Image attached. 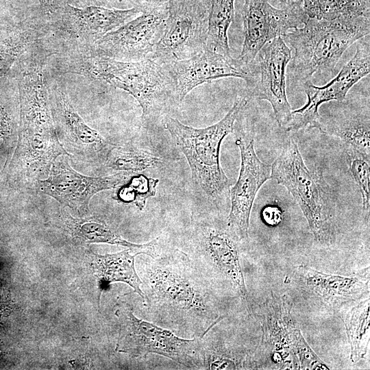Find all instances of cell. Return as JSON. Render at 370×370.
Returning <instances> with one entry per match:
<instances>
[{
	"label": "cell",
	"mask_w": 370,
	"mask_h": 370,
	"mask_svg": "<svg viewBox=\"0 0 370 370\" xmlns=\"http://www.w3.org/2000/svg\"><path fill=\"white\" fill-rule=\"evenodd\" d=\"M143 258L139 278L151 319L182 337L201 338L223 319L210 283L182 250Z\"/></svg>",
	"instance_id": "cell-1"
},
{
	"label": "cell",
	"mask_w": 370,
	"mask_h": 370,
	"mask_svg": "<svg viewBox=\"0 0 370 370\" xmlns=\"http://www.w3.org/2000/svg\"><path fill=\"white\" fill-rule=\"evenodd\" d=\"M56 56L53 66L59 73L103 82L131 95L140 106L143 124L156 120L176 101L173 80L167 69L151 58L121 61L89 55Z\"/></svg>",
	"instance_id": "cell-2"
},
{
	"label": "cell",
	"mask_w": 370,
	"mask_h": 370,
	"mask_svg": "<svg viewBox=\"0 0 370 370\" xmlns=\"http://www.w3.org/2000/svg\"><path fill=\"white\" fill-rule=\"evenodd\" d=\"M303 25L282 36L294 50L288 74L291 85L311 81L315 73L332 72L348 47L369 35L370 17L307 18Z\"/></svg>",
	"instance_id": "cell-3"
},
{
	"label": "cell",
	"mask_w": 370,
	"mask_h": 370,
	"mask_svg": "<svg viewBox=\"0 0 370 370\" xmlns=\"http://www.w3.org/2000/svg\"><path fill=\"white\" fill-rule=\"evenodd\" d=\"M238 98L225 116L216 123L195 128L166 116L164 127L189 164L193 183L208 197L215 199L229 188V179L220 164V149L223 139L233 132L235 121L247 104Z\"/></svg>",
	"instance_id": "cell-4"
},
{
	"label": "cell",
	"mask_w": 370,
	"mask_h": 370,
	"mask_svg": "<svg viewBox=\"0 0 370 370\" xmlns=\"http://www.w3.org/2000/svg\"><path fill=\"white\" fill-rule=\"evenodd\" d=\"M142 10L140 6L114 9L65 3L51 18L43 19L46 26L43 41L51 56L87 54L99 39Z\"/></svg>",
	"instance_id": "cell-5"
},
{
	"label": "cell",
	"mask_w": 370,
	"mask_h": 370,
	"mask_svg": "<svg viewBox=\"0 0 370 370\" xmlns=\"http://www.w3.org/2000/svg\"><path fill=\"white\" fill-rule=\"evenodd\" d=\"M271 178L292 195L306 217L314 238L328 241L332 234V199L322 175L306 165L297 143L289 138L271 166Z\"/></svg>",
	"instance_id": "cell-6"
},
{
	"label": "cell",
	"mask_w": 370,
	"mask_h": 370,
	"mask_svg": "<svg viewBox=\"0 0 370 370\" xmlns=\"http://www.w3.org/2000/svg\"><path fill=\"white\" fill-rule=\"evenodd\" d=\"M238 241L228 225L225 228L206 214L196 215L191 220L184 252L209 283L212 278H221L241 299H247Z\"/></svg>",
	"instance_id": "cell-7"
},
{
	"label": "cell",
	"mask_w": 370,
	"mask_h": 370,
	"mask_svg": "<svg viewBox=\"0 0 370 370\" xmlns=\"http://www.w3.org/2000/svg\"><path fill=\"white\" fill-rule=\"evenodd\" d=\"M116 315L119 321L117 352L135 358L156 354L188 369H204L200 338H185L170 330L138 319L126 303L119 304Z\"/></svg>",
	"instance_id": "cell-8"
},
{
	"label": "cell",
	"mask_w": 370,
	"mask_h": 370,
	"mask_svg": "<svg viewBox=\"0 0 370 370\" xmlns=\"http://www.w3.org/2000/svg\"><path fill=\"white\" fill-rule=\"evenodd\" d=\"M211 0H169L162 35L150 58L166 65L187 59L206 47Z\"/></svg>",
	"instance_id": "cell-9"
},
{
	"label": "cell",
	"mask_w": 370,
	"mask_h": 370,
	"mask_svg": "<svg viewBox=\"0 0 370 370\" xmlns=\"http://www.w3.org/2000/svg\"><path fill=\"white\" fill-rule=\"evenodd\" d=\"M169 16L168 1L143 7L136 17L99 39L87 54L138 61L153 53Z\"/></svg>",
	"instance_id": "cell-10"
},
{
	"label": "cell",
	"mask_w": 370,
	"mask_h": 370,
	"mask_svg": "<svg viewBox=\"0 0 370 370\" xmlns=\"http://www.w3.org/2000/svg\"><path fill=\"white\" fill-rule=\"evenodd\" d=\"M292 58L291 49L282 36L266 43L247 66L246 82L250 95L269 101L280 126L288 123L292 114L286 94V68Z\"/></svg>",
	"instance_id": "cell-11"
},
{
	"label": "cell",
	"mask_w": 370,
	"mask_h": 370,
	"mask_svg": "<svg viewBox=\"0 0 370 370\" xmlns=\"http://www.w3.org/2000/svg\"><path fill=\"white\" fill-rule=\"evenodd\" d=\"M49 99L58 138L66 151L88 162L103 160L114 145L90 127L72 104L65 86L47 82Z\"/></svg>",
	"instance_id": "cell-12"
},
{
	"label": "cell",
	"mask_w": 370,
	"mask_h": 370,
	"mask_svg": "<svg viewBox=\"0 0 370 370\" xmlns=\"http://www.w3.org/2000/svg\"><path fill=\"white\" fill-rule=\"evenodd\" d=\"M361 39L354 56L330 82L317 86L311 81H306L301 85L308 100L303 107L292 111L285 127L288 131H298L307 127L318 128L321 119L319 106L331 101H343L352 87L369 73V35Z\"/></svg>",
	"instance_id": "cell-13"
},
{
	"label": "cell",
	"mask_w": 370,
	"mask_h": 370,
	"mask_svg": "<svg viewBox=\"0 0 370 370\" xmlns=\"http://www.w3.org/2000/svg\"><path fill=\"white\" fill-rule=\"evenodd\" d=\"M242 16L244 41L238 60L246 67L266 43L299 27L308 18L302 3L278 9L267 0H244Z\"/></svg>",
	"instance_id": "cell-14"
},
{
	"label": "cell",
	"mask_w": 370,
	"mask_h": 370,
	"mask_svg": "<svg viewBox=\"0 0 370 370\" xmlns=\"http://www.w3.org/2000/svg\"><path fill=\"white\" fill-rule=\"evenodd\" d=\"M68 156L62 155L56 160L49 174L39 181L36 190L81 214L88 212L90 201L95 195L117 188L127 180V172L99 177L81 174L70 165Z\"/></svg>",
	"instance_id": "cell-15"
},
{
	"label": "cell",
	"mask_w": 370,
	"mask_h": 370,
	"mask_svg": "<svg viewBox=\"0 0 370 370\" xmlns=\"http://www.w3.org/2000/svg\"><path fill=\"white\" fill-rule=\"evenodd\" d=\"M236 145L241 169L237 182L230 190L231 209L227 224L240 240H246L253 204L260 187L271 178V166L258 157L254 138H238Z\"/></svg>",
	"instance_id": "cell-16"
},
{
	"label": "cell",
	"mask_w": 370,
	"mask_h": 370,
	"mask_svg": "<svg viewBox=\"0 0 370 370\" xmlns=\"http://www.w3.org/2000/svg\"><path fill=\"white\" fill-rule=\"evenodd\" d=\"M171 76L176 101L180 103L195 88L212 80L234 77L249 78L246 66L232 58L214 52L206 47L191 58L164 65Z\"/></svg>",
	"instance_id": "cell-17"
},
{
	"label": "cell",
	"mask_w": 370,
	"mask_h": 370,
	"mask_svg": "<svg viewBox=\"0 0 370 370\" xmlns=\"http://www.w3.org/2000/svg\"><path fill=\"white\" fill-rule=\"evenodd\" d=\"M298 271L305 284L330 304L358 299L369 288V268L348 276L328 274L304 266L299 267Z\"/></svg>",
	"instance_id": "cell-18"
},
{
	"label": "cell",
	"mask_w": 370,
	"mask_h": 370,
	"mask_svg": "<svg viewBox=\"0 0 370 370\" xmlns=\"http://www.w3.org/2000/svg\"><path fill=\"white\" fill-rule=\"evenodd\" d=\"M61 221L65 233L78 243H108L121 245L140 252V254L150 256L157 243V238L145 244L129 242L123 238L103 219L96 216L77 218L71 216L66 210H62Z\"/></svg>",
	"instance_id": "cell-19"
},
{
	"label": "cell",
	"mask_w": 370,
	"mask_h": 370,
	"mask_svg": "<svg viewBox=\"0 0 370 370\" xmlns=\"http://www.w3.org/2000/svg\"><path fill=\"white\" fill-rule=\"evenodd\" d=\"M132 251L134 250L128 248L112 254L99 255L92 253L91 267L94 275L99 280L101 289L112 282H122L130 286L143 299L142 281L135 268V257L140 253L132 255Z\"/></svg>",
	"instance_id": "cell-20"
},
{
	"label": "cell",
	"mask_w": 370,
	"mask_h": 370,
	"mask_svg": "<svg viewBox=\"0 0 370 370\" xmlns=\"http://www.w3.org/2000/svg\"><path fill=\"white\" fill-rule=\"evenodd\" d=\"M325 134L339 138L345 147L370 156L369 116L344 114L323 118L321 116L318 128Z\"/></svg>",
	"instance_id": "cell-21"
},
{
	"label": "cell",
	"mask_w": 370,
	"mask_h": 370,
	"mask_svg": "<svg viewBox=\"0 0 370 370\" xmlns=\"http://www.w3.org/2000/svg\"><path fill=\"white\" fill-rule=\"evenodd\" d=\"M46 34L45 21L32 23L10 32L0 40V82L13 66L40 42Z\"/></svg>",
	"instance_id": "cell-22"
},
{
	"label": "cell",
	"mask_w": 370,
	"mask_h": 370,
	"mask_svg": "<svg viewBox=\"0 0 370 370\" xmlns=\"http://www.w3.org/2000/svg\"><path fill=\"white\" fill-rule=\"evenodd\" d=\"M235 0H211L206 48L231 58L227 31L234 16Z\"/></svg>",
	"instance_id": "cell-23"
},
{
	"label": "cell",
	"mask_w": 370,
	"mask_h": 370,
	"mask_svg": "<svg viewBox=\"0 0 370 370\" xmlns=\"http://www.w3.org/2000/svg\"><path fill=\"white\" fill-rule=\"evenodd\" d=\"M369 297L347 309L343 319L351 347V359L357 362L367 353L369 337Z\"/></svg>",
	"instance_id": "cell-24"
},
{
	"label": "cell",
	"mask_w": 370,
	"mask_h": 370,
	"mask_svg": "<svg viewBox=\"0 0 370 370\" xmlns=\"http://www.w3.org/2000/svg\"><path fill=\"white\" fill-rule=\"evenodd\" d=\"M162 162L160 157L151 153L129 147L114 145L104 161L106 167L124 172H141L154 168Z\"/></svg>",
	"instance_id": "cell-25"
},
{
	"label": "cell",
	"mask_w": 370,
	"mask_h": 370,
	"mask_svg": "<svg viewBox=\"0 0 370 370\" xmlns=\"http://www.w3.org/2000/svg\"><path fill=\"white\" fill-rule=\"evenodd\" d=\"M158 183V179L143 175L133 176L130 181L120 185L114 199L123 203H133L143 210L147 200L156 195Z\"/></svg>",
	"instance_id": "cell-26"
},
{
	"label": "cell",
	"mask_w": 370,
	"mask_h": 370,
	"mask_svg": "<svg viewBox=\"0 0 370 370\" xmlns=\"http://www.w3.org/2000/svg\"><path fill=\"white\" fill-rule=\"evenodd\" d=\"M290 311L286 315V329L290 349L303 369H328L306 342L299 329L295 328L291 319Z\"/></svg>",
	"instance_id": "cell-27"
},
{
	"label": "cell",
	"mask_w": 370,
	"mask_h": 370,
	"mask_svg": "<svg viewBox=\"0 0 370 370\" xmlns=\"http://www.w3.org/2000/svg\"><path fill=\"white\" fill-rule=\"evenodd\" d=\"M349 170L360 192L364 210L370 207V156L345 147Z\"/></svg>",
	"instance_id": "cell-28"
},
{
	"label": "cell",
	"mask_w": 370,
	"mask_h": 370,
	"mask_svg": "<svg viewBox=\"0 0 370 370\" xmlns=\"http://www.w3.org/2000/svg\"><path fill=\"white\" fill-rule=\"evenodd\" d=\"M345 0H302V8L308 18L332 20L343 15Z\"/></svg>",
	"instance_id": "cell-29"
},
{
	"label": "cell",
	"mask_w": 370,
	"mask_h": 370,
	"mask_svg": "<svg viewBox=\"0 0 370 370\" xmlns=\"http://www.w3.org/2000/svg\"><path fill=\"white\" fill-rule=\"evenodd\" d=\"M16 127L14 111L10 104L0 97V146L8 143L14 138Z\"/></svg>",
	"instance_id": "cell-30"
},
{
	"label": "cell",
	"mask_w": 370,
	"mask_h": 370,
	"mask_svg": "<svg viewBox=\"0 0 370 370\" xmlns=\"http://www.w3.org/2000/svg\"><path fill=\"white\" fill-rule=\"evenodd\" d=\"M345 1L346 4L341 16L346 18L370 17V0Z\"/></svg>",
	"instance_id": "cell-31"
},
{
	"label": "cell",
	"mask_w": 370,
	"mask_h": 370,
	"mask_svg": "<svg viewBox=\"0 0 370 370\" xmlns=\"http://www.w3.org/2000/svg\"><path fill=\"white\" fill-rule=\"evenodd\" d=\"M43 19L54 15L66 3L65 0H38Z\"/></svg>",
	"instance_id": "cell-32"
},
{
	"label": "cell",
	"mask_w": 370,
	"mask_h": 370,
	"mask_svg": "<svg viewBox=\"0 0 370 370\" xmlns=\"http://www.w3.org/2000/svg\"><path fill=\"white\" fill-rule=\"evenodd\" d=\"M261 216L264 223L271 226L278 225L282 220V212L275 206H266L262 210Z\"/></svg>",
	"instance_id": "cell-33"
},
{
	"label": "cell",
	"mask_w": 370,
	"mask_h": 370,
	"mask_svg": "<svg viewBox=\"0 0 370 370\" xmlns=\"http://www.w3.org/2000/svg\"><path fill=\"white\" fill-rule=\"evenodd\" d=\"M65 1L76 7H84L87 5L104 6L108 4V0H65Z\"/></svg>",
	"instance_id": "cell-34"
},
{
	"label": "cell",
	"mask_w": 370,
	"mask_h": 370,
	"mask_svg": "<svg viewBox=\"0 0 370 370\" xmlns=\"http://www.w3.org/2000/svg\"><path fill=\"white\" fill-rule=\"evenodd\" d=\"M280 2L286 6H291L296 4L301 3L302 0H280Z\"/></svg>",
	"instance_id": "cell-35"
}]
</instances>
